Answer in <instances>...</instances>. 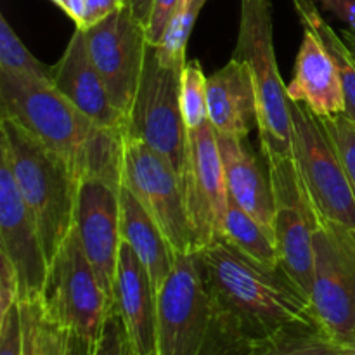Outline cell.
Masks as SVG:
<instances>
[{
  "label": "cell",
  "instance_id": "9c48e42d",
  "mask_svg": "<svg viewBox=\"0 0 355 355\" xmlns=\"http://www.w3.org/2000/svg\"><path fill=\"white\" fill-rule=\"evenodd\" d=\"M211 321L198 253L177 255L156 297V355H200Z\"/></svg>",
  "mask_w": 355,
  "mask_h": 355
},
{
  "label": "cell",
  "instance_id": "7a4b0ae2",
  "mask_svg": "<svg viewBox=\"0 0 355 355\" xmlns=\"http://www.w3.org/2000/svg\"><path fill=\"white\" fill-rule=\"evenodd\" d=\"M0 106L2 116L35 135L78 180L94 175L121 186L125 134L94 123L51 80L0 73Z\"/></svg>",
  "mask_w": 355,
  "mask_h": 355
},
{
  "label": "cell",
  "instance_id": "8d00e7d4",
  "mask_svg": "<svg viewBox=\"0 0 355 355\" xmlns=\"http://www.w3.org/2000/svg\"><path fill=\"white\" fill-rule=\"evenodd\" d=\"M127 6L130 7L132 14H134L144 26H148L149 17H151L153 12V6H155V0H127Z\"/></svg>",
  "mask_w": 355,
  "mask_h": 355
},
{
  "label": "cell",
  "instance_id": "cb8c5ba5",
  "mask_svg": "<svg viewBox=\"0 0 355 355\" xmlns=\"http://www.w3.org/2000/svg\"><path fill=\"white\" fill-rule=\"evenodd\" d=\"M208 0H182L177 10L173 12L172 19L166 24L163 31L162 40L155 45L158 59L166 66L184 68L186 64V51L189 44L191 31L194 23L200 16L201 9Z\"/></svg>",
  "mask_w": 355,
  "mask_h": 355
},
{
  "label": "cell",
  "instance_id": "52a82bcc",
  "mask_svg": "<svg viewBox=\"0 0 355 355\" xmlns=\"http://www.w3.org/2000/svg\"><path fill=\"white\" fill-rule=\"evenodd\" d=\"M180 75L182 68L163 64L155 45H149L125 135L139 139L155 149L182 177L189 128L180 104Z\"/></svg>",
  "mask_w": 355,
  "mask_h": 355
},
{
  "label": "cell",
  "instance_id": "d6a6232c",
  "mask_svg": "<svg viewBox=\"0 0 355 355\" xmlns=\"http://www.w3.org/2000/svg\"><path fill=\"white\" fill-rule=\"evenodd\" d=\"M319 6L335 17H338L345 30L355 31V0H315Z\"/></svg>",
  "mask_w": 355,
  "mask_h": 355
},
{
  "label": "cell",
  "instance_id": "8992f818",
  "mask_svg": "<svg viewBox=\"0 0 355 355\" xmlns=\"http://www.w3.org/2000/svg\"><path fill=\"white\" fill-rule=\"evenodd\" d=\"M42 304L52 321L96 345L113 300L87 259L75 227L49 263Z\"/></svg>",
  "mask_w": 355,
  "mask_h": 355
},
{
  "label": "cell",
  "instance_id": "4316f807",
  "mask_svg": "<svg viewBox=\"0 0 355 355\" xmlns=\"http://www.w3.org/2000/svg\"><path fill=\"white\" fill-rule=\"evenodd\" d=\"M207 83L208 76L205 75L203 66L198 59L184 64L180 75V104L189 130H196L208 123Z\"/></svg>",
  "mask_w": 355,
  "mask_h": 355
},
{
  "label": "cell",
  "instance_id": "7402d4cb",
  "mask_svg": "<svg viewBox=\"0 0 355 355\" xmlns=\"http://www.w3.org/2000/svg\"><path fill=\"white\" fill-rule=\"evenodd\" d=\"M218 239L262 266L274 267V269L281 267L276 241L270 232L255 217H252L248 211L239 208L232 201H229L224 227Z\"/></svg>",
  "mask_w": 355,
  "mask_h": 355
},
{
  "label": "cell",
  "instance_id": "6da1fadb",
  "mask_svg": "<svg viewBox=\"0 0 355 355\" xmlns=\"http://www.w3.org/2000/svg\"><path fill=\"white\" fill-rule=\"evenodd\" d=\"M198 253L214 324L253 349L300 329H322L311 300L281 267L262 266L222 239Z\"/></svg>",
  "mask_w": 355,
  "mask_h": 355
},
{
  "label": "cell",
  "instance_id": "e0dca14e",
  "mask_svg": "<svg viewBox=\"0 0 355 355\" xmlns=\"http://www.w3.org/2000/svg\"><path fill=\"white\" fill-rule=\"evenodd\" d=\"M218 137L229 201L238 205L255 217L274 238V201L272 180L266 156L257 153L248 139ZM276 241V239H274Z\"/></svg>",
  "mask_w": 355,
  "mask_h": 355
},
{
  "label": "cell",
  "instance_id": "484cf974",
  "mask_svg": "<svg viewBox=\"0 0 355 355\" xmlns=\"http://www.w3.org/2000/svg\"><path fill=\"white\" fill-rule=\"evenodd\" d=\"M252 355H347V347L322 329H300L266 343Z\"/></svg>",
  "mask_w": 355,
  "mask_h": 355
},
{
  "label": "cell",
  "instance_id": "f1b7e54d",
  "mask_svg": "<svg viewBox=\"0 0 355 355\" xmlns=\"http://www.w3.org/2000/svg\"><path fill=\"white\" fill-rule=\"evenodd\" d=\"M94 355H134L127 328L116 309H111L103 333L94 347Z\"/></svg>",
  "mask_w": 355,
  "mask_h": 355
},
{
  "label": "cell",
  "instance_id": "3957f363",
  "mask_svg": "<svg viewBox=\"0 0 355 355\" xmlns=\"http://www.w3.org/2000/svg\"><path fill=\"white\" fill-rule=\"evenodd\" d=\"M0 158L12 170L21 198L40 231L49 263L75 225L78 182L58 155L10 118H0Z\"/></svg>",
  "mask_w": 355,
  "mask_h": 355
},
{
  "label": "cell",
  "instance_id": "5b68a950",
  "mask_svg": "<svg viewBox=\"0 0 355 355\" xmlns=\"http://www.w3.org/2000/svg\"><path fill=\"white\" fill-rule=\"evenodd\" d=\"M290 107L295 168L312 210L355 231V191L331 135L304 103L290 101Z\"/></svg>",
  "mask_w": 355,
  "mask_h": 355
},
{
  "label": "cell",
  "instance_id": "d590c367",
  "mask_svg": "<svg viewBox=\"0 0 355 355\" xmlns=\"http://www.w3.org/2000/svg\"><path fill=\"white\" fill-rule=\"evenodd\" d=\"M94 347L96 345H94V343H90L89 340L69 333L64 355H94Z\"/></svg>",
  "mask_w": 355,
  "mask_h": 355
},
{
  "label": "cell",
  "instance_id": "7c38bea8",
  "mask_svg": "<svg viewBox=\"0 0 355 355\" xmlns=\"http://www.w3.org/2000/svg\"><path fill=\"white\" fill-rule=\"evenodd\" d=\"M272 180L276 215L274 239L281 269L309 297L314 277V214L298 180L295 162L267 163Z\"/></svg>",
  "mask_w": 355,
  "mask_h": 355
},
{
  "label": "cell",
  "instance_id": "ffe728a7",
  "mask_svg": "<svg viewBox=\"0 0 355 355\" xmlns=\"http://www.w3.org/2000/svg\"><path fill=\"white\" fill-rule=\"evenodd\" d=\"M120 205L121 238L130 245L139 260L144 263L153 281V286L158 291L163 281L168 277L177 255L170 248L165 236L159 231L151 215L146 211V208L139 203L137 198L123 184L120 187Z\"/></svg>",
  "mask_w": 355,
  "mask_h": 355
},
{
  "label": "cell",
  "instance_id": "2e32d148",
  "mask_svg": "<svg viewBox=\"0 0 355 355\" xmlns=\"http://www.w3.org/2000/svg\"><path fill=\"white\" fill-rule=\"evenodd\" d=\"M156 297L148 269L130 245L121 241L116 277L113 284V307L120 314L134 355H156Z\"/></svg>",
  "mask_w": 355,
  "mask_h": 355
},
{
  "label": "cell",
  "instance_id": "d4e9b609",
  "mask_svg": "<svg viewBox=\"0 0 355 355\" xmlns=\"http://www.w3.org/2000/svg\"><path fill=\"white\" fill-rule=\"evenodd\" d=\"M0 73L52 82V66L49 68L31 54L3 14H0Z\"/></svg>",
  "mask_w": 355,
  "mask_h": 355
},
{
  "label": "cell",
  "instance_id": "83f0119b",
  "mask_svg": "<svg viewBox=\"0 0 355 355\" xmlns=\"http://www.w3.org/2000/svg\"><path fill=\"white\" fill-rule=\"evenodd\" d=\"M328 134L335 142L343 166L347 170L350 184L355 191V123L345 113L331 114V116H319Z\"/></svg>",
  "mask_w": 355,
  "mask_h": 355
},
{
  "label": "cell",
  "instance_id": "ac0fdd59",
  "mask_svg": "<svg viewBox=\"0 0 355 355\" xmlns=\"http://www.w3.org/2000/svg\"><path fill=\"white\" fill-rule=\"evenodd\" d=\"M286 92L290 101L304 103L318 116L345 113V94L338 66L311 28L304 26L295 76L286 85Z\"/></svg>",
  "mask_w": 355,
  "mask_h": 355
},
{
  "label": "cell",
  "instance_id": "1f68e13d",
  "mask_svg": "<svg viewBox=\"0 0 355 355\" xmlns=\"http://www.w3.org/2000/svg\"><path fill=\"white\" fill-rule=\"evenodd\" d=\"M180 2H182V0H155L151 17H149L148 26H146L149 45H158V42L162 40L166 24L172 19L173 12H175L177 7L180 6Z\"/></svg>",
  "mask_w": 355,
  "mask_h": 355
},
{
  "label": "cell",
  "instance_id": "9a60e30c",
  "mask_svg": "<svg viewBox=\"0 0 355 355\" xmlns=\"http://www.w3.org/2000/svg\"><path fill=\"white\" fill-rule=\"evenodd\" d=\"M52 83L94 123L125 134V120L111 103L103 76L90 58L85 30L75 28L61 59L52 66Z\"/></svg>",
  "mask_w": 355,
  "mask_h": 355
},
{
  "label": "cell",
  "instance_id": "836d02e7",
  "mask_svg": "<svg viewBox=\"0 0 355 355\" xmlns=\"http://www.w3.org/2000/svg\"><path fill=\"white\" fill-rule=\"evenodd\" d=\"M127 0H87V7H89V17H87V28L92 24L99 23L104 17L113 14L120 7H123ZM85 28V30H87Z\"/></svg>",
  "mask_w": 355,
  "mask_h": 355
},
{
  "label": "cell",
  "instance_id": "8fae6325",
  "mask_svg": "<svg viewBox=\"0 0 355 355\" xmlns=\"http://www.w3.org/2000/svg\"><path fill=\"white\" fill-rule=\"evenodd\" d=\"M180 182L200 252L217 241L229 208L224 163L217 132L210 121L196 130H189L187 159Z\"/></svg>",
  "mask_w": 355,
  "mask_h": 355
},
{
  "label": "cell",
  "instance_id": "ab89813d",
  "mask_svg": "<svg viewBox=\"0 0 355 355\" xmlns=\"http://www.w3.org/2000/svg\"><path fill=\"white\" fill-rule=\"evenodd\" d=\"M347 355H355V342L352 343V345L347 347Z\"/></svg>",
  "mask_w": 355,
  "mask_h": 355
},
{
  "label": "cell",
  "instance_id": "e575fe53",
  "mask_svg": "<svg viewBox=\"0 0 355 355\" xmlns=\"http://www.w3.org/2000/svg\"><path fill=\"white\" fill-rule=\"evenodd\" d=\"M66 14L73 19L76 28L85 30L87 28V17H89V7H87V0H68L66 2Z\"/></svg>",
  "mask_w": 355,
  "mask_h": 355
},
{
  "label": "cell",
  "instance_id": "d6986e66",
  "mask_svg": "<svg viewBox=\"0 0 355 355\" xmlns=\"http://www.w3.org/2000/svg\"><path fill=\"white\" fill-rule=\"evenodd\" d=\"M208 121L220 137L248 139L257 125V101L248 68L231 58L208 76Z\"/></svg>",
  "mask_w": 355,
  "mask_h": 355
},
{
  "label": "cell",
  "instance_id": "4dcf8cb0",
  "mask_svg": "<svg viewBox=\"0 0 355 355\" xmlns=\"http://www.w3.org/2000/svg\"><path fill=\"white\" fill-rule=\"evenodd\" d=\"M19 302V279L14 266L3 253H0V315L9 312Z\"/></svg>",
  "mask_w": 355,
  "mask_h": 355
},
{
  "label": "cell",
  "instance_id": "277c9868",
  "mask_svg": "<svg viewBox=\"0 0 355 355\" xmlns=\"http://www.w3.org/2000/svg\"><path fill=\"white\" fill-rule=\"evenodd\" d=\"M232 58L241 61L252 76L260 151L267 163L291 159L293 121L290 97L277 66L270 0H241L238 40Z\"/></svg>",
  "mask_w": 355,
  "mask_h": 355
},
{
  "label": "cell",
  "instance_id": "44dd1931",
  "mask_svg": "<svg viewBox=\"0 0 355 355\" xmlns=\"http://www.w3.org/2000/svg\"><path fill=\"white\" fill-rule=\"evenodd\" d=\"M293 3L302 26L311 28L335 59L345 94V114L355 123V55L342 35L336 33L319 12L315 0H293Z\"/></svg>",
  "mask_w": 355,
  "mask_h": 355
},
{
  "label": "cell",
  "instance_id": "4fadbf2b",
  "mask_svg": "<svg viewBox=\"0 0 355 355\" xmlns=\"http://www.w3.org/2000/svg\"><path fill=\"white\" fill-rule=\"evenodd\" d=\"M120 184L101 177H83L78 182L75 231L101 284L113 300L121 238Z\"/></svg>",
  "mask_w": 355,
  "mask_h": 355
},
{
  "label": "cell",
  "instance_id": "ba28073f",
  "mask_svg": "<svg viewBox=\"0 0 355 355\" xmlns=\"http://www.w3.org/2000/svg\"><path fill=\"white\" fill-rule=\"evenodd\" d=\"M121 184L151 215L175 255L198 252L182 182L168 159L139 139L123 135Z\"/></svg>",
  "mask_w": 355,
  "mask_h": 355
},
{
  "label": "cell",
  "instance_id": "30bf717a",
  "mask_svg": "<svg viewBox=\"0 0 355 355\" xmlns=\"http://www.w3.org/2000/svg\"><path fill=\"white\" fill-rule=\"evenodd\" d=\"M85 37L92 62L127 127L149 47L146 26L125 3L103 21L87 28Z\"/></svg>",
  "mask_w": 355,
  "mask_h": 355
},
{
  "label": "cell",
  "instance_id": "f546056e",
  "mask_svg": "<svg viewBox=\"0 0 355 355\" xmlns=\"http://www.w3.org/2000/svg\"><path fill=\"white\" fill-rule=\"evenodd\" d=\"M0 355H23V328L19 304L0 315Z\"/></svg>",
  "mask_w": 355,
  "mask_h": 355
},
{
  "label": "cell",
  "instance_id": "5bb4252c",
  "mask_svg": "<svg viewBox=\"0 0 355 355\" xmlns=\"http://www.w3.org/2000/svg\"><path fill=\"white\" fill-rule=\"evenodd\" d=\"M0 253L16 269L19 300L42 298L49 277V260L37 222L3 158H0Z\"/></svg>",
  "mask_w": 355,
  "mask_h": 355
},
{
  "label": "cell",
  "instance_id": "f35d334b",
  "mask_svg": "<svg viewBox=\"0 0 355 355\" xmlns=\"http://www.w3.org/2000/svg\"><path fill=\"white\" fill-rule=\"evenodd\" d=\"M51 2L55 3L61 10H66V2H68V0H51Z\"/></svg>",
  "mask_w": 355,
  "mask_h": 355
},
{
  "label": "cell",
  "instance_id": "603a6c76",
  "mask_svg": "<svg viewBox=\"0 0 355 355\" xmlns=\"http://www.w3.org/2000/svg\"><path fill=\"white\" fill-rule=\"evenodd\" d=\"M23 355H64L69 331L52 321L42 298L19 300Z\"/></svg>",
  "mask_w": 355,
  "mask_h": 355
},
{
  "label": "cell",
  "instance_id": "74e56055",
  "mask_svg": "<svg viewBox=\"0 0 355 355\" xmlns=\"http://www.w3.org/2000/svg\"><path fill=\"white\" fill-rule=\"evenodd\" d=\"M342 38L345 40V44L349 45V49L352 51V54L355 55V31H350V30H343L342 33Z\"/></svg>",
  "mask_w": 355,
  "mask_h": 355
}]
</instances>
